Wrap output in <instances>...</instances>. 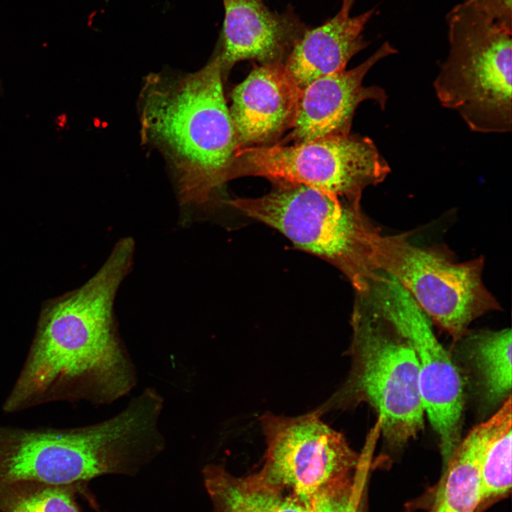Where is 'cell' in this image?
I'll return each mask as SVG.
<instances>
[{
	"instance_id": "obj_1",
	"label": "cell",
	"mask_w": 512,
	"mask_h": 512,
	"mask_svg": "<svg viewBox=\"0 0 512 512\" xmlns=\"http://www.w3.org/2000/svg\"><path fill=\"white\" fill-rule=\"evenodd\" d=\"M133 252L117 244L83 285L42 308L23 367L2 410L15 413L53 402L110 404L137 383L117 329L114 302Z\"/></svg>"
},
{
	"instance_id": "obj_2",
	"label": "cell",
	"mask_w": 512,
	"mask_h": 512,
	"mask_svg": "<svg viewBox=\"0 0 512 512\" xmlns=\"http://www.w3.org/2000/svg\"><path fill=\"white\" fill-rule=\"evenodd\" d=\"M219 53L201 70L150 74L140 94L142 137L164 156L183 204L204 205L230 181L238 150Z\"/></svg>"
},
{
	"instance_id": "obj_3",
	"label": "cell",
	"mask_w": 512,
	"mask_h": 512,
	"mask_svg": "<svg viewBox=\"0 0 512 512\" xmlns=\"http://www.w3.org/2000/svg\"><path fill=\"white\" fill-rule=\"evenodd\" d=\"M161 443L156 415L140 398L116 415L86 426L0 425V486L84 485L102 475H132L159 455Z\"/></svg>"
},
{
	"instance_id": "obj_4",
	"label": "cell",
	"mask_w": 512,
	"mask_h": 512,
	"mask_svg": "<svg viewBox=\"0 0 512 512\" xmlns=\"http://www.w3.org/2000/svg\"><path fill=\"white\" fill-rule=\"evenodd\" d=\"M390 282V275L378 270L356 293L352 367L343 395L349 402L372 407L385 443L400 448L423 429L425 412L417 360L393 313Z\"/></svg>"
},
{
	"instance_id": "obj_5",
	"label": "cell",
	"mask_w": 512,
	"mask_h": 512,
	"mask_svg": "<svg viewBox=\"0 0 512 512\" xmlns=\"http://www.w3.org/2000/svg\"><path fill=\"white\" fill-rule=\"evenodd\" d=\"M449 53L433 87L439 103L473 132L506 134L512 128V28L468 1L447 16Z\"/></svg>"
},
{
	"instance_id": "obj_6",
	"label": "cell",
	"mask_w": 512,
	"mask_h": 512,
	"mask_svg": "<svg viewBox=\"0 0 512 512\" xmlns=\"http://www.w3.org/2000/svg\"><path fill=\"white\" fill-rule=\"evenodd\" d=\"M268 193L225 203L244 215L280 232L296 247L338 269L356 293L363 291L376 270L372 238L380 228L361 204L297 183H274Z\"/></svg>"
},
{
	"instance_id": "obj_7",
	"label": "cell",
	"mask_w": 512,
	"mask_h": 512,
	"mask_svg": "<svg viewBox=\"0 0 512 512\" xmlns=\"http://www.w3.org/2000/svg\"><path fill=\"white\" fill-rule=\"evenodd\" d=\"M371 260L375 269L393 277L454 342L476 319L501 310L483 282L484 257L459 262L444 245L419 246L406 233L386 235L378 230L372 238Z\"/></svg>"
},
{
	"instance_id": "obj_8",
	"label": "cell",
	"mask_w": 512,
	"mask_h": 512,
	"mask_svg": "<svg viewBox=\"0 0 512 512\" xmlns=\"http://www.w3.org/2000/svg\"><path fill=\"white\" fill-rule=\"evenodd\" d=\"M390 168L373 141L351 133L309 142L249 146L235 156L230 180L260 176L302 184L361 204L363 191L382 183Z\"/></svg>"
},
{
	"instance_id": "obj_9",
	"label": "cell",
	"mask_w": 512,
	"mask_h": 512,
	"mask_svg": "<svg viewBox=\"0 0 512 512\" xmlns=\"http://www.w3.org/2000/svg\"><path fill=\"white\" fill-rule=\"evenodd\" d=\"M260 421L267 447L258 471L309 506L324 489L351 479L361 463L344 434L319 412L287 417L267 412Z\"/></svg>"
},
{
	"instance_id": "obj_10",
	"label": "cell",
	"mask_w": 512,
	"mask_h": 512,
	"mask_svg": "<svg viewBox=\"0 0 512 512\" xmlns=\"http://www.w3.org/2000/svg\"><path fill=\"white\" fill-rule=\"evenodd\" d=\"M390 289L393 313L416 355L425 412L439 437L445 466L462 439L463 379L449 353L436 336L428 316L391 275Z\"/></svg>"
},
{
	"instance_id": "obj_11",
	"label": "cell",
	"mask_w": 512,
	"mask_h": 512,
	"mask_svg": "<svg viewBox=\"0 0 512 512\" xmlns=\"http://www.w3.org/2000/svg\"><path fill=\"white\" fill-rule=\"evenodd\" d=\"M397 50L388 42L357 67L316 78L301 90L289 133L274 144H291L351 133L354 113L366 100L385 110L388 95L377 85L365 86L368 72Z\"/></svg>"
},
{
	"instance_id": "obj_12",
	"label": "cell",
	"mask_w": 512,
	"mask_h": 512,
	"mask_svg": "<svg viewBox=\"0 0 512 512\" xmlns=\"http://www.w3.org/2000/svg\"><path fill=\"white\" fill-rule=\"evenodd\" d=\"M300 93L284 63L256 65L231 94L238 150L277 142L293 124Z\"/></svg>"
},
{
	"instance_id": "obj_13",
	"label": "cell",
	"mask_w": 512,
	"mask_h": 512,
	"mask_svg": "<svg viewBox=\"0 0 512 512\" xmlns=\"http://www.w3.org/2000/svg\"><path fill=\"white\" fill-rule=\"evenodd\" d=\"M224 22L219 52L223 73L238 62H282L304 32L295 17L270 11L262 0H223Z\"/></svg>"
},
{
	"instance_id": "obj_14",
	"label": "cell",
	"mask_w": 512,
	"mask_h": 512,
	"mask_svg": "<svg viewBox=\"0 0 512 512\" xmlns=\"http://www.w3.org/2000/svg\"><path fill=\"white\" fill-rule=\"evenodd\" d=\"M373 9L351 16L341 9L324 24L304 31L284 63L287 74L302 90L321 76L345 69L348 62L368 44L363 31Z\"/></svg>"
},
{
	"instance_id": "obj_15",
	"label": "cell",
	"mask_w": 512,
	"mask_h": 512,
	"mask_svg": "<svg viewBox=\"0 0 512 512\" xmlns=\"http://www.w3.org/2000/svg\"><path fill=\"white\" fill-rule=\"evenodd\" d=\"M501 423L491 417L474 426L460 440L444 466L430 512H476L482 504L479 468L489 441Z\"/></svg>"
},
{
	"instance_id": "obj_16",
	"label": "cell",
	"mask_w": 512,
	"mask_h": 512,
	"mask_svg": "<svg viewBox=\"0 0 512 512\" xmlns=\"http://www.w3.org/2000/svg\"><path fill=\"white\" fill-rule=\"evenodd\" d=\"M213 512H310V506L267 481L259 471L236 476L222 465L203 470Z\"/></svg>"
},
{
	"instance_id": "obj_17",
	"label": "cell",
	"mask_w": 512,
	"mask_h": 512,
	"mask_svg": "<svg viewBox=\"0 0 512 512\" xmlns=\"http://www.w3.org/2000/svg\"><path fill=\"white\" fill-rule=\"evenodd\" d=\"M463 338L485 400L489 404L503 402L511 395V329L469 331Z\"/></svg>"
},
{
	"instance_id": "obj_18",
	"label": "cell",
	"mask_w": 512,
	"mask_h": 512,
	"mask_svg": "<svg viewBox=\"0 0 512 512\" xmlns=\"http://www.w3.org/2000/svg\"><path fill=\"white\" fill-rule=\"evenodd\" d=\"M82 486L33 481L0 486V512H82L75 497Z\"/></svg>"
},
{
	"instance_id": "obj_19",
	"label": "cell",
	"mask_w": 512,
	"mask_h": 512,
	"mask_svg": "<svg viewBox=\"0 0 512 512\" xmlns=\"http://www.w3.org/2000/svg\"><path fill=\"white\" fill-rule=\"evenodd\" d=\"M512 422L488 443L481 458L479 482L482 503L505 496L511 487Z\"/></svg>"
},
{
	"instance_id": "obj_20",
	"label": "cell",
	"mask_w": 512,
	"mask_h": 512,
	"mask_svg": "<svg viewBox=\"0 0 512 512\" xmlns=\"http://www.w3.org/2000/svg\"><path fill=\"white\" fill-rule=\"evenodd\" d=\"M498 23L512 28L511 0H466Z\"/></svg>"
},
{
	"instance_id": "obj_21",
	"label": "cell",
	"mask_w": 512,
	"mask_h": 512,
	"mask_svg": "<svg viewBox=\"0 0 512 512\" xmlns=\"http://www.w3.org/2000/svg\"><path fill=\"white\" fill-rule=\"evenodd\" d=\"M341 1H342V6L341 9L350 11V10L356 0H341Z\"/></svg>"
}]
</instances>
